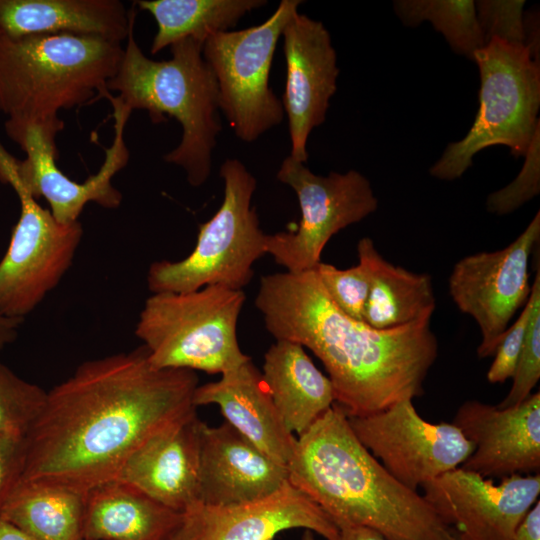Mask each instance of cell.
I'll return each mask as SVG.
<instances>
[{
  "instance_id": "cell-21",
  "label": "cell",
  "mask_w": 540,
  "mask_h": 540,
  "mask_svg": "<svg viewBox=\"0 0 540 540\" xmlns=\"http://www.w3.org/2000/svg\"><path fill=\"white\" fill-rule=\"evenodd\" d=\"M196 407L215 404L225 422L279 464L287 466L296 437L285 427L251 359L221 374L217 381L198 385Z\"/></svg>"
},
{
  "instance_id": "cell-6",
  "label": "cell",
  "mask_w": 540,
  "mask_h": 540,
  "mask_svg": "<svg viewBox=\"0 0 540 540\" xmlns=\"http://www.w3.org/2000/svg\"><path fill=\"white\" fill-rule=\"evenodd\" d=\"M243 290L209 285L189 292L152 293L135 328L156 368L223 374L251 358L237 338Z\"/></svg>"
},
{
  "instance_id": "cell-1",
  "label": "cell",
  "mask_w": 540,
  "mask_h": 540,
  "mask_svg": "<svg viewBox=\"0 0 540 540\" xmlns=\"http://www.w3.org/2000/svg\"><path fill=\"white\" fill-rule=\"evenodd\" d=\"M195 371L156 368L145 348L86 361L50 391L25 437L21 480L88 491L152 435L196 410Z\"/></svg>"
},
{
  "instance_id": "cell-25",
  "label": "cell",
  "mask_w": 540,
  "mask_h": 540,
  "mask_svg": "<svg viewBox=\"0 0 540 540\" xmlns=\"http://www.w3.org/2000/svg\"><path fill=\"white\" fill-rule=\"evenodd\" d=\"M357 252L370 272L363 322L375 329H391L431 320L436 300L429 274L388 262L369 237L359 240Z\"/></svg>"
},
{
  "instance_id": "cell-36",
  "label": "cell",
  "mask_w": 540,
  "mask_h": 540,
  "mask_svg": "<svg viewBox=\"0 0 540 540\" xmlns=\"http://www.w3.org/2000/svg\"><path fill=\"white\" fill-rule=\"evenodd\" d=\"M511 540H540V502L529 510Z\"/></svg>"
},
{
  "instance_id": "cell-26",
  "label": "cell",
  "mask_w": 540,
  "mask_h": 540,
  "mask_svg": "<svg viewBox=\"0 0 540 540\" xmlns=\"http://www.w3.org/2000/svg\"><path fill=\"white\" fill-rule=\"evenodd\" d=\"M86 498L85 490L20 480L0 515L36 540H83Z\"/></svg>"
},
{
  "instance_id": "cell-18",
  "label": "cell",
  "mask_w": 540,
  "mask_h": 540,
  "mask_svg": "<svg viewBox=\"0 0 540 540\" xmlns=\"http://www.w3.org/2000/svg\"><path fill=\"white\" fill-rule=\"evenodd\" d=\"M452 424L474 446L462 469L489 479L539 474V391L509 408L467 400L457 409Z\"/></svg>"
},
{
  "instance_id": "cell-9",
  "label": "cell",
  "mask_w": 540,
  "mask_h": 540,
  "mask_svg": "<svg viewBox=\"0 0 540 540\" xmlns=\"http://www.w3.org/2000/svg\"><path fill=\"white\" fill-rule=\"evenodd\" d=\"M104 97L113 107L114 139L105 149L104 162L96 174L84 182H77L58 168L55 137L64 128L61 118L44 122L7 118L4 124L6 134L20 146L26 158L16 159L0 141V182L8 185L17 183L36 200L43 197L54 218L61 223L78 221L90 202L104 208H117L122 194L113 186L112 178L129 160L124 130L132 111L110 92H104Z\"/></svg>"
},
{
  "instance_id": "cell-31",
  "label": "cell",
  "mask_w": 540,
  "mask_h": 540,
  "mask_svg": "<svg viewBox=\"0 0 540 540\" xmlns=\"http://www.w3.org/2000/svg\"><path fill=\"white\" fill-rule=\"evenodd\" d=\"M358 259L357 265L347 269L320 262L315 271L333 304L347 316L363 321L370 290V272L366 262Z\"/></svg>"
},
{
  "instance_id": "cell-2",
  "label": "cell",
  "mask_w": 540,
  "mask_h": 540,
  "mask_svg": "<svg viewBox=\"0 0 540 540\" xmlns=\"http://www.w3.org/2000/svg\"><path fill=\"white\" fill-rule=\"evenodd\" d=\"M255 305L268 332L310 349L323 363L347 416L380 412L424 393L438 356L430 321L375 329L340 311L314 270L260 278Z\"/></svg>"
},
{
  "instance_id": "cell-34",
  "label": "cell",
  "mask_w": 540,
  "mask_h": 540,
  "mask_svg": "<svg viewBox=\"0 0 540 540\" xmlns=\"http://www.w3.org/2000/svg\"><path fill=\"white\" fill-rule=\"evenodd\" d=\"M530 312L531 306L527 300L520 316L504 332L487 372L490 383H503L513 377L527 333Z\"/></svg>"
},
{
  "instance_id": "cell-11",
  "label": "cell",
  "mask_w": 540,
  "mask_h": 540,
  "mask_svg": "<svg viewBox=\"0 0 540 540\" xmlns=\"http://www.w3.org/2000/svg\"><path fill=\"white\" fill-rule=\"evenodd\" d=\"M277 179L294 190L301 211L295 230L268 234L267 238V254L287 272L314 270L333 235L378 208L369 180L356 170L320 176L289 155L281 163Z\"/></svg>"
},
{
  "instance_id": "cell-17",
  "label": "cell",
  "mask_w": 540,
  "mask_h": 540,
  "mask_svg": "<svg viewBox=\"0 0 540 540\" xmlns=\"http://www.w3.org/2000/svg\"><path fill=\"white\" fill-rule=\"evenodd\" d=\"M296 528L339 540L332 519L288 481L270 496L252 502L229 506L197 502L181 513L169 540H274Z\"/></svg>"
},
{
  "instance_id": "cell-20",
  "label": "cell",
  "mask_w": 540,
  "mask_h": 540,
  "mask_svg": "<svg viewBox=\"0 0 540 540\" xmlns=\"http://www.w3.org/2000/svg\"><path fill=\"white\" fill-rule=\"evenodd\" d=\"M201 425L195 410L164 427L130 455L115 479L184 512L199 502Z\"/></svg>"
},
{
  "instance_id": "cell-32",
  "label": "cell",
  "mask_w": 540,
  "mask_h": 540,
  "mask_svg": "<svg viewBox=\"0 0 540 540\" xmlns=\"http://www.w3.org/2000/svg\"><path fill=\"white\" fill-rule=\"evenodd\" d=\"M539 158L538 132L525 155V163L518 176L506 187L487 197L486 208L490 213L509 214L538 195L540 191Z\"/></svg>"
},
{
  "instance_id": "cell-13",
  "label": "cell",
  "mask_w": 540,
  "mask_h": 540,
  "mask_svg": "<svg viewBox=\"0 0 540 540\" xmlns=\"http://www.w3.org/2000/svg\"><path fill=\"white\" fill-rule=\"evenodd\" d=\"M347 418L360 443L413 491L460 467L474 450L454 424L424 420L412 399L400 400L377 413Z\"/></svg>"
},
{
  "instance_id": "cell-27",
  "label": "cell",
  "mask_w": 540,
  "mask_h": 540,
  "mask_svg": "<svg viewBox=\"0 0 540 540\" xmlns=\"http://www.w3.org/2000/svg\"><path fill=\"white\" fill-rule=\"evenodd\" d=\"M139 9L157 24L150 52L155 55L185 38L201 42L218 32L230 31L248 12L267 4L265 0H139Z\"/></svg>"
},
{
  "instance_id": "cell-19",
  "label": "cell",
  "mask_w": 540,
  "mask_h": 540,
  "mask_svg": "<svg viewBox=\"0 0 540 540\" xmlns=\"http://www.w3.org/2000/svg\"><path fill=\"white\" fill-rule=\"evenodd\" d=\"M288 483L277 463L227 422L200 433L199 502L229 506L270 496Z\"/></svg>"
},
{
  "instance_id": "cell-15",
  "label": "cell",
  "mask_w": 540,
  "mask_h": 540,
  "mask_svg": "<svg viewBox=\"0 0 540 540\" xmlns=\"http://www.w3.org/2000/svg\"><path fill=\"white\" fill-rule=\"evenodd\" d=\"M421 487L424 499L458 540H511L538 501L540 474H515L495 484L458 467Z\"/></svg>"
},
{
  "instance_id": "cell-38",
  "label": "cell",
  "mask_w": 540,
  "mask_h": 540,
  "mask_svg": "<svg viewBox=\"0 0 540 540\" xmlns=\"http://www.w3.org/2000/svg\"><path fill=\"white\" fill-rule=\"evenodd\" d=\"M339 540H389L379 532L362 526L339 528Z\"/></svg>"
},
{
  "instance_id": "cell-24",
  "label": "cell",
  "mask_w": 540,
  "mask_h": 540,
  "mask_svg": "<svg viewBox=\"0 0 540 540\" xmlns=\"http://www.w3.org/2000/svg\"><path fill=\"white\" fill-rule=\"evenodd\" d=\"M181 513L113 479L87 491L83 540H169Z\"/></svg>"
},
{
  "instance_id": "cell-29",
  "label": "cell",
  "mask_w": 540,
  "mask_h": 540,
  "mask_svg": "<svg viewBox=\"0 0 540 540\" xmlns=\"http://www.w3.org/2000/svg\"><path fill=\"white\" fill-rule=\"evenodd\" d=\"M47 391L0 361V433L26 437L38 418Z\"/></svg>"
},
{
  "instance_id": "cell-7",
  "label": "cell",
  "mask_w": 540,
  "mask_h": 540,
  "mask_svg": "<svg viewBox=\"0 0 540 540\" xmlns=\"http://www.w3.org/2000/svg\"><path fill=\"white\" fill-rule=\"evenodd\" d=\"M480 73L479 109L466 136L450 143L430 174L454 180L472 165L476 153L505 145L525 156L539 132L540 65L523 44L490 39L474 53Z\"/></svg>"
},
{
  "instance_id": "cell-10",
  "label": "cell",
  "mask_w": 540,
  "mask_h": 540,
  "mask_svg": "<svg viewBox=\"0 0 540 540\" xmlns=\"http://www.w3.org/2000/svg\"><path fill=\"white\" fill-rule=\"evenodd\" d=\"M302 2L282 0L262 24L218 32L203 43V58L218 86L219 109L244 142L256 141L284 119L282 103L270 88L269 77L284 26Z\"/></svg>"
},
{
  "instance_id": "cell-5",
  "label": "cell",
  "mask_w": 540,
  "mask_h": 540,
  "mask_svg": "<svg viewBox=\"0 0 540 540\" xmlns=\"http://www.w3.org/2000/svg\"><path fill=\"white\" fill-rule=\"evenodd\" d=\"M122 43L73 33L0 34V112L44 122L97 100L116 73Z\"/></svg>"
},
{
  "instance_id": "cell-37",
  "label": "cell",
  "mask_w": 540,
  "mask_h": 540,
  "mask_svg": "<svg viewBox=\"0 0 540 540\" xmlns=\"http://www.w3.org/2000/svg\"><path fill=\"white\" fill-rule=\"evenodd\" d=\"M23 319L9 317L0 312V351L14 342Z\"/></svg>"
},
{
  "instance_id": "cell-12",
  "label": "cell",
  "mask_w": 540,
  "mask_h": 540,
  "mask_svg": "<svg viewBox=\"0 0 540 540\" xmlns=\"http://www.w3.org/2000/svg\"><path fill=\"white\" fill-rule=\"evenodd\" d=\"M20 215L0 260V312L23 319L61 281L83 235L79 221L61 223L17 183Z\"/></svg>"
},
{
  "instance_id": "cell-14",
  "label": "cell",
  "mask_w": 540,
  "mask_h": 540,
  "mask_svg": "<svg viewBox=\"0 0 540 540\" xmlns=\"http://www.w3.org/2000/svg\"><path fill=\"white\" fill-rule=\"evenodd\" d=\"M539 238L538 211L507 247L468 255L453 267L448 279L449 294L458 309L470 315L480 329V358L495 354L511 319L529 298V261Z\"/></svg>"
},
{
  "instance_id": "cell-39",
  "label": "cell",
  "mask_w": 540,
  "mask_h": 540,
  "mask_svg": "<svg viewBox=\"0 0 540 540\" xmlns=\"http://www.w3.org/2000/svg\"><path fill=\"white\" fill-rule=\"evenodd\" d=\"M0 540H36L0 515Z\"/></svg>"
},
{
  "instance_id": "cell-23",
  "label": "cell",
  "mask_w": 540,
  "mask_h": 540,
  "mask_svg": "<svg viewBox=\"0 0 540 540\" xmlns=\"http://www.w3.org/2000/svg\"><path fill=\"white\" fill-rule=\"evenodd\" d=\"M261 375L285 427L297 437L335 402L329 377L298 343L276 340L264 355Z\"/></svg>"
},
{
  "instance_id": "cell-8",
  "label": "cell",
  "mask_w": 540,
  "mask_h": 540,
  "mask_svg": "<svg viewBox=\"0 0 540 540\" xmlns=\"http://www.w3.org/2000/svg\"><path fill=\"white\" fill-rule=\"evenodd\" d=\"M223 201L216 213L200 224L192 252L178 261L153 262L147 273L152 293L189 292L209 285L243 290L254 274V263L267 254V238L251 206L257 181L238 159L220 167Z\"/></svg>"
},
{
  "instance_id": "cell-33",
  "label": "cell",
  "mask_w": 540,
  "mask_h": 540,
  "mask_svg": "<svg viewBox=\"0 0 540 540\" xmlns=\"http://www.w3.org/2000/svg\"><path fill=\"white\" fill-rule=\"evenodd\" d=\"M525 1L482 0L475 2L477 19L486 43L497 38L502 41L525 43Z\"/></svg>"
},
{
  "instance_id": "cell-35",
  "label": "cell",
  "mask_w": 540,
  "mask_h": 540,
  "mask_svg": "<svg viewBox=\"0 0 540 540\" xmlns=\"http://www.w3.org/2000/svg\"><path fill=\"white\" fill-rule=\"evenodd\" d=\"M25 460V437L0 433V510L22 479Z\"/></svg>"
},
{
  "instance_id": "cell-40",
  "label": "cell",
  "mask_w": 540,
  "mask_h": 540,
  "mask_svg": "<svg viewBox=\"0 0 540 540\" xmlns=\"http://www.w3.org/2000/svg\"><path fill=\"white\" fill-rule=\"evenodd\" d=\"M300 540H317V539L312 531L304 530Z\"/></svg>"
},
{
  "instance_id": "cell-4",
  "label": "cell",
  "mask_w": 540,
  "mask_h": 540,
  "mask_svg": "<svg viewBox=\"0 0 540 540\" xmlns=\"http://www.w3.org/2000/svg\"><path fill=\"white\" fill-rule=\"evenodd\" d=\"M133 18L119 67L106 89L130 111L145 110L153 124L167 117L182 128L176 148L163 156L181 167L188 183L203 185L209 178L212 151L221 131L215 76L203 58V42L185 38L170 46L171 58H148L136 42Z\"/></svg>"
},
{
  "instance_id": "cell-3",
  "label": "cell",
  "mask_w": 540,
  "mask_h": 540,
  "mask_svg": "<svg viewBox=\"0 0 540 540\" xmlns=\"http://www.w3.org/2000/svg\"><path fill=\"white\" fill-rule=\"evenodd\" d=\"M289 483L336 524L389 540H458L422 495L395 479L360 443L335 402L296 437Z\"/></svg>"
},
{
  "instance_id": "cell-30",
  "label": "cell",
  "mask_w": 540,
  "mask_h": 540,
  "mask_svg": "<svg viewBox=\"0 0 540 540\" xmlns=\"http://www.w3.org/2000/svg\"><path fill=\"white\" fill-rule=\"evenodd\" d=\"M531 306L530 320L512 386L506 397L497 405L509 408L523 402L532 392L540 378V266L528 298Z\"/></svg>"
},
{
  "instance_id": "cell-16",
  "label": "cell",
  "mask_w": 540,
  "mask_h": 540,
  "mask_svg": "<svg viewBox=\"0 0 540 540\" xmlns=\"http://www.w3.org/2000/svg\"><path fill=\"white\" fill-rule=\"evenodd\" d=\"M286 82L282 96L291 141L290 156L306 163L311 131L326 119L339 69L331 37L322 22L298 11L282 31Z\"/></svg>"
},
{
  "instance_id": "cell-22",
  "label": "cell",
  "mask_w": 540,
  "mask_h": 540,
  "mask_svg": "<svg viewBox=\"0 0 540 540\" xmlns=\"http://www.w3.org/2000/svg\"><path fill=\"white\" fill-rule=\"evenodd\" d=\"M119 0H0V34L73 33L122 43L136 17Z\"/></svg>"
},
{
  "instance_id": "cell-28",
  "label": "cell",
  "mask_w": 540,
  "mask_h": 540,
  "mask_svg": "<svg viewBox=\"0 0 540 540\" xmlns=\"http://www.w3.org/2000/svg\"><path fill=\"white\" fill-rule=\"evenodd\" d=\"M393 7L407 26L429 21L455 53L472 61L474 53L486 45L474 1L400 0L394 1Z\"/></svg>"
}]
</instances>
